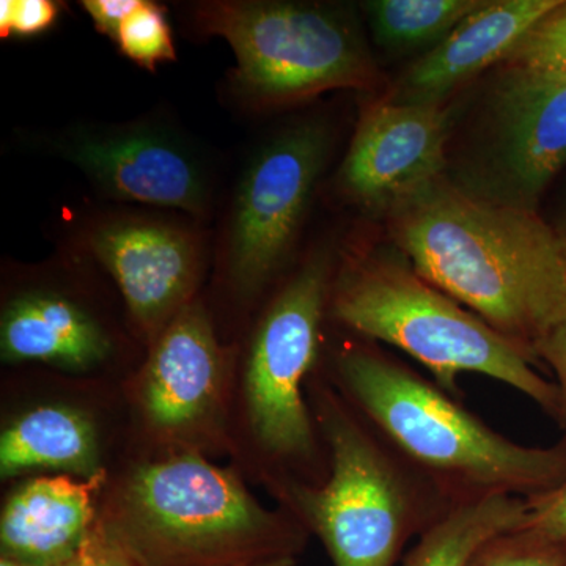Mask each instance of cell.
Segmentation results:
<instances>
[{"instance_id": "7", "label": "cell", "mask_w": 566, "mask_h": 566, "mask_svg": "<svg viewBox=\"0 0 566 566\" xmlns=\"http://www.w3.org/2000/svg\"><path fill=\"white\" fill-rule=\"evenodd\" d=\"M335 274L333 253L318 249L279 286L253 327L243 395L249 433L270 468L266 480L316 485L329 471L305 387L322 363Z\"/></svg>"}, {"instance_id": "2", "label": "cell", "mask_w": 566, "mask_h": 566, "mask_svg": "<svg viewBox=\"0 0 566 566\" xmlns=\"http://www.w3.org/2000/svg\"><path fill=\"white\" fill-rule=\"evenodd\" d=\"M324 360V378L353 411L453 505L565 485V436L551 447L517 444L433 379L356 335Z\"/></svg>"}, {"instance_id": "4", "label": "cell", "mask_w": 566, "mask_h": 566, "mask_svg": "<svg viewBox=\"0 0 566 566\" xmlns=\"http://www.w3.org/2000/svg\"><path fill=\"white\" fill-rule=\"evenodd\" d=\"M329 460L322 483L266 480L334 566H397L406 545L458 505L392 452L316 370L305 387Z\"/></svg>"}, {"instance_id": "20", "label": "cell", "mask_w": 566, "mask_h": 566, "mask_svg": "<svg viewBox=\"0 0 566 566\" xmlns=\"http://www.w3.org/2000/svg\"><path fill=\"white\" fill-rule=\"evenodd\" d=\"M114 43L123 57L151 73L163 63L177 61L166 7L151 0H144L139 9L123 22Z\"/></svg>"}, {"instance_id": "16", "label": "cell", "mask_w": 566, "mask_h": 566, "mask_svg": "<svg viewBox=\"0 0 566 566\" xmlns=\"http://www.w3.org/2000/svg\"><path fill=\"white\" fill-rule=\"evenodd\" d=\"M102 482L69 475L25 480L0 516V556L57 566L76 553L98 523L95 490Z\"/></svg>"}, {"instance_id": "6", "label": "cell", "mask_w": 566, "mask_h": 566, "mask_svg": "<svg viewBox=\"0 0 566 566\" xmlns=\"http://www.w3.org/2000/svg\"><path fill=\"white\" fill-rule=\"evenodd\" d=\"M193 31L219 36L237 66L229 88L244 111H273L324 92L378 84V70L352 11L285 0H202L189 7Z\"/></svg>"}, {"instance_id": "13", "label": "cell", "mask_w": 566, "mask_h": 566, "mask_svg": "<svg viewBox=\"0 0 566 566\" xmlns=\"http://www.w3.org/2000/svg\"><path fill=\"white\" fill-rule=\"evenodd\" d=\"M452 118L444 104L375 103L338 169V189L364 210L389 214L444 177Z\"/></svg>"}, {"instance_id": "21", "label": "cell", "mask_w": 566, "mask_h": 566, "mask_svg": "<svg viewBox=\"0 0 566 566\" xmlns=\"http://www.w3.org/2000/svg\"><path fill=\"white\" fill-rule=\"evenodd\" d=\"M504 65L566 80V0L532 25Z\"/></svg>"}, {"instance_id": "17", "label": "cell", "mask_w": 566, "mask_h": 566, "mask_svg": "<svg viewBox=\"0 0 566 566\" xmlns=\"http://www.w3.org/2000/svg\"><path fill=\"white\" fill-rule=\"evenodd\" d=\"M43 469L76 475L84 482H102L99 436L91 417L69 406L44 405L24 412L3 430V479Z\"/></svg>"}, {"instance_id": "10", "label": "cell", "mask_w": 566, "mask_h": 566, "mask_svg": "<svg viewBox=\"0 0 566 566\" xmlns=\"http://www.w3.org/2000/svg\"><path fill=\"white\" fill-rule=\"evenodd\" d=\"M74 244L111 275L147 345L196 300L207 268L202 223L180 212H99L81 223Z\"/></svg>"}, {"instance_id": "19", "label": "cell", "mask_w": 566, "mask_h": 566, "mask_svg": "<svg viewBox=\"0 0 566 566\" xmlns=\"http://www.w3.org/2000/svg\"><path fill=\"white\" fill-rule=\"evenodd\" d=\"M483 0H371L364 3L379 46L409 52L439 43Z\"/></svg>"}, {"instance_id": "8", "label": "cell", "mask_w": 566, "mask_h": 566, "mask_svg": "<svg viewBox=\"0 0 566 566\" xmlns=\"http://www.w3.org/2000/svg\"><path fill=\"white\" fill-rule=\"evenodd\" d=\"M331 148L327 123L301 118L268 136L244 164L219 244L223 281L243 303L262 296L292 260Z\"/></svg>"}, {"instance_id": "11", "label": "cell", "mask_w": 566, "mask_h": 566, "mask_svg": "<svg viewBox=\"0 0 566 566\" xmlns=\"http://www.w3.org/2000/svg\"><path fill=\"white\" fill-rule=\"evenodd\" d=\"M232 349L193 300L148 345L134 405L148 433L172 452H216L226 442Z\"/></svg>"}, {"instance_id": "26", "label": "cell", "mask_w": 566, "mask_h": 566, "mask_svg": "<svg viewBox=\"0 0 566 566\" xmlns=\"http://www.w3.org/2000/svg\"><path fill=\"white\" fill-rule=\"evenodd\" d=\"M535 357L539 365H547L556 375V386L560 397V416L557 423L560 424L566 438V315L560 322L554 324L549 333L536 345Z\"/></svg>"}, {"instance_id": "27", "label": "cell", "mask_w": 566, "mask_h": 566, "mask_svg": "<svg viewBox=\"0 0 566 566\" xmlns=\"http://www.w3.org/2000/svg\"><path fill=\"white\" fill-rule=\"evenodd\" d=\"M142 2L144 0H84L81 7L91 18L96 32L115 41L123 22L139 9Z\"/></svg>"}, {"instance_id": "18", "label": "cell", "mask_w": 566, "mask_h": 566, "mask_svg": "<svg viewBox=\"0 0 566 566\" xmlns=\"http://www.w3.org/2000/svg\"><path fill=\"white\" fill-rule=\"evenodd\" d=\"M526 516V499L493 495L458 505L417 538L400 566H469L480 547L515 531Z\"/></svg>"}, {"instance_id": "23", "label": "cell", "mask_w": 566, "mask_h": 566, "mask_svg": "<svg viewBox=\"0 0 566 566\" xmlns=\"http://www.w3.org/2000/svg\"><path fill=\"white\" fill-rule=\"evenodd\" d=\"M65 3L55 0H2L0 2V36L33 39L52 31L61 20Z\"/></svg>"}, {"instance_id": "22", "label": "cell", "mask_w": 566, "mask_h": 566, "mask_svg": "<svg viewBox=\"0 0 566 566\" xmlns=\"http://www.w3.org/2000/svg\"><path fill=\"white\" fill-rule=\"evenodd\" d=\"M469 566H566V547L517 527L480 547Z\"/></svg>"}, {"instance_id": "30", "label": "cell", "mask_w": 566, "mask_h": 566, "mask_svg": "<svg viewBox=\"0 0 566 566\" xmlns=\"http://www.w3.org/2000/svg\"><path fill=\"white\" fill-rule=\"evenodd\" d=\"M0 566H41V565L28 564V562L17 560V558L0 556Z\"/></svg>"}, {"instance_id": "28", "label": "cell", "mask_w": 566, "mask_h": 566, "mask_svg": "<svg viewBox=\"0 0 566 566\" xmlns=\"http://www.w3.org/2000/svg\"><path fill=\"white\" fill-rule=\"evenodd\" d=\"M553 226L554 232L557 233L558 240H560L562 245H564L566 253V196L565 202L562 205L560 211H558L556 221L551 223Z\"/></svg>"}, {"instance_id": "15", "label": "cell", "mask_w": 566, "mask_h": 566, "mask_svg": "<svg viewBox=\"0 0 566 566\" xmlns=\"http://www.w3.org/2000/svg\"><path fill=\"white\" fill-rule=\"evenodd\" d=\"M558 0H483L444 40L408 70L392 99L444 104L447 96L499 62H505L532 25Z\"/></svg>"}, {"instance_id": "5", "label": "cell", "mask_w": 566, "mask_h": 566, "mask_svg": "<svg viewBox=\"0 0 566 566\" xmlns=\"http://www.w3.org/2000/svg\"><path fill=\"white\" fill-rule=\"evenodd\" d=\"M327 319L345 333L401 349L453 397H463L458 376L483 375L526 395L556 422L560 416L556 382L538 374L520 346L420 277L400 251L346 256L335 274Z\"/></svg>"}, {"instance_id": "9", "label": "cell", "mask_w": 566, "mask_h": 566, "mask_svg": "<svg viewBox=\"0 0 566 566\" xmlns=\"http://www.w3.org/2000/svg\"><path fill=\"white\" fill-rule=\"evenodd\" d=\"M566 166V80L505 66L491 85L453 185L488 202L538 211Z\"/></svg>"}, {"instance_id": "1", "label": "cell", "mask_w": 566, "mask_h": 566, "mask_svg": "<svg viewBox=\"0 0 566 566\" xmlns=\"http://www.w3.org/2000/svg\"><path fill=\"white\" fill-rule=\"evenodd\" d=\"M416 273L520 346L566 315V253L538 211L488 202L444 177L386 216Z\"/></svg>"}, {"instance_id": "3", "label": "cell", "mask_w": 566, "mask_h": 566, "mask_svg": "<svg viewBox=\"0 0 566 566\" xmlns=\"http://www.w3.org/2000/svg\"><path fill=\"white\" fill-rule=\"evenodd\" d=\"M99 524L137 566H244L294 558L311 534L256 501L232 469L203 453L134 465L104 501Z\"/></svg>"}, {"instance_id": "24", "label": "cell", "mask_w": 566, "mask_h": 566, "mask_svg": "<svg viewBox=\"0 0 566 566\" xmlns=\"http://www.w3.org/2000/svg\"><path fill=\"white\" fill-rule=\"evenodd\" d=\"M520 528L566 547V483L526 499V516Z\"/></svg>"}, {"instance_id": "25", "label": "cell", "mask_w": 566, "mask_h": 566, "mask_svg": "<svg viewBox=\"0 0 566 566\" xmlns=\"http://www.w3.org/2000/svg\"><path fill=\"white\" fill-rule=\"evenodd\" d=\"M57 566H137L125 547L102 526L96 523L76 553L61 562Z\"/></svg>"}, {"instance_id": "14", "label": "cell", "mask_w": 566, "mask_h": 566, "mask_svg": "<svg viewBox=\"0 0 566 566\" xmlns=\"http://www.w3.org/2000/svg\"><path fill=\"white\" fill-rule=\"evenodd\" d=\"M117 335L84 294L57 279V266L33 268L3 300V363H39L88 371L109 360Z\"/></svg>"}, {"instance_id": "12", "label": "cell", "mask_w": 566, "mask_h": 566, "mask_svg": "<svg viewBox=\"0 0 566 566\" xmlns=\"http://www.w3.org/2000/svg\"><path fill=\"white\" fill-rule=\"evenodd\" d=\"M59 155L95 192L117 203L180 212L200 223L214 207L216 178L202 150L169 123L136 120L66 133Z\"/></svg>"}, {"instance_id": "29", "label": "cell", "mask_w": 566, "mask_h": 566, "mask_svg": "<svg viewBox=\"0 0 566 566\" xmlns=\"http://www.w3.org/2000/svg\"><path fill=\"white\" fill-rule=\"evenodd\" d=\"M296 560L294 558H279V560L263 562V564H253L244 566H294Z\"/></svg>"}]
</instances>
